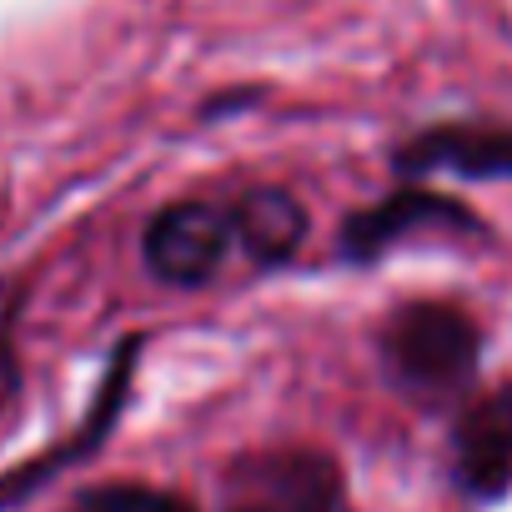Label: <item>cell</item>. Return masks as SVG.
I'll list each match as a JSON object with an SVG mask.
<instances>
[{
	"label": "cell",
	"instance_id": "6",
	"mask_svg": "<svg viewBox=\"0 0 512 512\" xmlns=\"http://www.w3.org/2000/svg\"><path fill=\"white\" fill-rule=\"evenodd\" d=\"M417 221H427V226L452 221V226H467V231L477 226V216H472L467 206L447 201V196H432V191H397V196L377 201L372 211H362V216H352V221L342 226V251H347V256H377L382 246L402 241Z\"/></svg>",
	"mask_w": 512,
	"mask_h": 512
},
{
	"label": "cell",
	"instance_id": "3",
	"mask_svg": "<svg viewBox=\"0 0 512 512\" xmlns=\"http://www.w3.org/2000/svg\"><path fill=\"white\" fill-rule=\"evenodd\" d=\"M231 246H236L231 206L176 201L146 226V267L171 287H201L221 272Z\"/></svg>",
	"mask_w": 512,
	"mask_h": 512
},
{
	"label": "cell",
	"instance_id": "4",
	"mask_svg": "<svg viewBox=\"0 0 512 512\" xmlns=\"http://www.w3.org/2000/svg\"><path fill=\"white\" fill-rule=\"evenodd\" d=\"M457 482L472 497H502L512 487V382L477 397L452 432Z\"/></svg>",
	"mask_w": 512,
	"mask_h": 512
},
{
	"label": "cell",
	"instance_id": "8",
	"mask_svg": "<svg viewBox=\"0 0 512 512\" xmlns=\"http://www.w3.org/2000/svg\"><path fill=\"white\" fill-rule=\"evenodd\" d=\"M71 512H191L181 497L156 492V487H136V482H116V487H96L86 497H76Z\"/></svg>",
	"mask_w": 512,
	"mask_h": 512
},
{
	"label": "cell",
	"instance_id": "7",
	"mask_svg": "<svg viewBox=\"0 0 512 512\" xmlns=\"http://www.w3.org/2000/svg\"><path fill=\"white\" fill-rule=\"evenodd\" d=\"M236 216V246L251 251V262H287L307 236V211L297 206V196L287 191H251L231 206Z\"/></svg>",
	"mask_w": 512,
	"mask_h": 512
},
{
	"label": "cell",
	"instance_id": "1",
	"mask_svg": "<svg viewBox=\"0 0 512 512\" xmlns=\"http://www.w3.org/2000/svg\"><path fill=\"white\" fill-rule=\"evenodd\" d=\"M477 352H482V332L472 327L467 312L447 302H407L382 327L387 372L422 397L457 392L477 372Z\"/></svg>",
	"mask_w": 512,
	"mask_h": 512
},
{
	"label": "cell",
	"instance_id": "2",
	"mask_svg": "<svg viewBox=\"0 0 512 512\" xmlns=\"http://www.w3.org/2000/svg\"><path fill=\"white\" fill-rule=\"evenodd\" d=\"M342 472L327 452H256L226 477V512H337Z\"/></svg>",
	"mask_w": 512,
	"mask_h": 512
},
{
	"label": "cell",
	"instance_id": "5",
	"mask_svg": "<svg viewBox=\"0 0 512 512\" xmlns=\"http://www.w3.org/2000/svg\"><path fill=\"white\" fill-rule=\"evenodd\" d=\"M392 161L402 171H452L472 181H497L512 176V126H472V121L432 126L407 146H397Z\"/></svg>",
	"mask_w": 512,
	"mask_h": 512
}]
</instances>
